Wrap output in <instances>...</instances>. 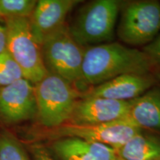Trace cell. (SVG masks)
<instances>
[{
    "label": "cell",
    "instance_id": "obj_1",
    "mask_svg": "<svg viewBox=\"0 0 160 160\" xmlns=\"http://www.w3.org/2000/svg\"><path fill=\"white\" fill-rule=\"evenodd\" d=\"M154 67L143 51L120 43L88 47L85 48L82 68L83 85L86 92L121 75L151 73Z\"/></svg>",
    "mask_w": 160,
    "mask_h": 160
},
{
    "label": "cell",
    "instance_id": "obj_9",
    "mask_svg": "<svg viewBox=\"0 0 160 160\" xmlns=\"http://www.w3.org/2000/svg\"><path fill=\"white\" fill-rule=\"evenodd\" d=\"M132 100L119 101L102 97H81L67 123L96 125L113 122L129 117Z\"/></svg>",
    "mask_w": 160,
    "mask_h": 160
},
{
    "label": "cell",
    "instance_id": "obj_19",
    "mask_svg": "<svg viewBox=\"0 0 160 160\" xmlns=\"http://www.w3.org/2000/svg\"><path fill=\"white\" fill-rule=\"evenodd\" d=\"M33 160H55L46 148L42 145H34L31 148Z\"/></svg>",
    "mask_w": 160,
    "mask_h": 160
},
{
    "label": "cell",
    "instance_id": "obj_14",
    "mask_svg": "<svg viewBox=\"0 0 160 160\" xmlns=\"http://www.w3.org/2000/svg\"><path fill=\"white\" fill-rule=\"evenodd\" d=\"M116 152L121 160H160V138L141 131Z\"/></svg>",
    "mask_w": 160,
    "mask_h": 160
},
{
    "label": "cell",
    "instance_id": "obj_2",
    "mask_svg": "<svg viewBox=\"0 0 160 160\" xmlns=\"http://www.w3.org/2000/svg\"><path fill=\"white\" fill-rule=\"evenodd\" d=\"M41 50L48 73L65 79L82 95L85 92L82 77L85 48L72 37L68 25L66 23L46 37Z\"/></svg>",
    "mask_w": 160,
    "mask_h": 160
},
{
    "label": "cell",
    "instance_id": "obj_12",
    "mask_svg": "<svg viewBox=\"0 0 160 160\" xmlns=\"http://www.w3.org/2000/svg\"><path fill=\"white\" fill-rule=\"evenodd\" d=\"M48 151L57 160L120 159L116 150L110 146L74 137L53 139Z\"/></svg>",
    "mask_w": 160,
    "mask_h": 160
},
{
    "label": "cell",
    "instance_id": "obj_13",
    "mask_svg": "<svg viewBox=\"0 0 160 160\" xmlns=\"http://www.w3.org/2000/svg\"><path fill=\"white\" fill-rule=\"evenodd\" d=\"M129 118L140 128L160 133V87H153L132 100Z\"/></svg>",
    "mask_w": 160,
    "mask_h": 160
},
{
    "label": "cell",
    "instance_id": "obj_20",
    "mask_svg": "<svg viewBox=\"0 0 160 160\" xmlns=\"http://www.w3.org/2000/svg\"><path fill=\"white\" fill-rule=\"evenodd\" d=\"M7 50V30L5 25L0 24V53Z\"/></svg>",
    "mask_w": 160,
    "mask_h": 160
},
{
    "label": "cell",
    "instance_id": "obj_3",
    "mask_svg": "<svg viewBox=\"0 0 160 160\" xmlns=\"http://www.w3.org/2000/svg\"><path fill=\"white\" fill-rule=\"evenodd\" d=\"M121 2L116 0H95L84 4L76 14L70 33L83 48L113 41Z\"/></svg>",
    "mask_w": 160,
    "mask_h": 160
},
{
    "label": "cell",
    "instance_id": "obj_17",
    "mask_svg": "<svg viewBox=\"0 0 160 160\" xmlns=\"http://www.w3.org/2000/svg\"><path fill=\"white\" fill-rule=\"evenodd\" d=\"M22 78V71L8 52L0 53V89Z\"/></svg>",
    "mask_w": 160,
    "mask_h": 160
},
{
    "label": "cell",
    "instance_id": "obj_4",
    "mask_svg": "<svg viewBox=\"0 0 160 160\" xmlns=\"http://www.w3.org/2000/svg\"><path fill=\"white\" fill-rule=\"evenodd\" d=\"M34 86L36 117L40 125L53 129L67 123L81 93L65 79L49 73Z\"/></svg>",
    "mask_w": 160,
    "mask_h": 160
},
{
    "label": "cell",
    "instance_id": "obj_5",
    "mask_svg": "<svg viewBox=\"0 0 160 160\" xmlns=\"http://www.w3.org/2000/svg\"><path fill=\"white\" fill-rule=\"evenodd\" d=\"M7 51L22 71L24 77L33 85L47 75L41 45L33 37L29 18H8Z\"/></svg>",
    "mask_w": 160,
    "mask_h": 160
},
{
    "label": "cell",
    "instance_id": "obj_18",
    "mask_svg": "<svg viewBox=\"0 0 160 160\" xmlns=\"http://www.w3.org/2000/svg\"><path fill=\"white\" fill-rule=\"evenodd\" d=\"M142 51L148 55L153 65L160 68V33L151 43L145 45Z\"/></svg>",
    "mask_w": 160,
    "mask_h": 160
},
{
    "label": "cell",
    "instance_id": "obj_21",
    "mask_svg": "<svg viewBox=\"0 0 160 160\" xmlns=\"http://www.w3.org/2000/svg\"><path fill=\"white\" fill-rule=\"evenodd\" d=\"M119 160H121V159H119Z\"/></svg>",
    "mask_w": 160,
    "mask_h": 160
},
{
    "label": "cell",
    "instance_id": "obj_15",
    "mask_svg": "<svg viewBox=\"0 0 160 160\" xmlns=\"http://www.w3.org/2000/svg\"><path fill=\"white\" fill-rule=\"evenodd\" d=\"M0 160H31L21 142L8 131L0 132Z\"/></svg>",
    "mask_w": 160,
    "mask_h": 160
},
{
    "label": "cell",
    "instance_id": "obj_8",
    "mask_svg": "<svg viewBox=\"0 0 160 160\" xmlns=\"http://www.w3.org/2000/svg\"><path fill=\"white\" fill-rule=\"evenodd\" d=\"M37 116L35 86L25 78L0 89V120L14 125Z\"/></svg>",
    "mask_w": 160,
    "mask_h": 160
},
{
    "label": "cell",
    "instance_id": "obj_6",
    "mask_svg": "<svg viewBox=\"0 0 160 160\" xmlns=\"http://www.w3.org/2000/svg\"><path fill=\"white\" fill-rule=\"evenodd\" d=\"M160 32V2L152 0L133 1L122 8L117 36L134 48L151 43Z\"/></svg>",
    "mask_w": 160,
    "mask_h": 160
},
{
    "label": "cell",
    "instance_id": "obj_10",
    "mask_svg": "<svg viewBox=\"0 0 160 160\" xmlns=\"http://www.w3.org/2000/svg\"><path fill=\"white\" fill-rule=\"evenodd\" d=\"M157 79L152 73L121 75L90 88L81 97H102L131 101L155 87Z\"/></svg>",
    "mask_w": 160,
    "mask_h": 160
},
{
    "label": "cell",
    "instance_id": "obj_16",
    "mask_svg": "<svg viewBox=\"0 0 160 160\" xmlns=\"http://www.w3.org/2000/svg\"><path fill=\"white\" fill-rule=\"evenodd\" d=\"M37 3L36 0H0V17L30 18Z\"/></svg>",
    "mask_w": 160,
    "mask_h": 160
},
{
    "label": "cell",
    "instance_id": "obj_7",
    "mask_svg": "<svg viewBox=\"0 0 160 160\" xmlns=\"http://www.w3.org/2000/svg\"><path fill=\"white\" fill-rule=\"evenodd\" d=\"M141 131L142 129L136 125L128 117L113 122L96 125L65 123L56 128L49 129L47 135L53 139L64 137L78 138L104 144L116 150Z\"/></svg>",
    "mask_w": 160,
    "mask_h": 160
},
{
    "label": "cell",
    "instance_id": "obj_11",
    "mask_svg": "<svg viewBox=\"0 0 160 160\" xmlns=\"http://www.w3.org/2000/svg\"><path fill=\"white\" fill-rule=\"evenodd\" d=\"M78 0H39L29 18L30 28L37 42L42 45L46 37L66 24V18Z\"/></svg>",
    "mask_w": 160,
    "mask_h": 160
}]
</instances>
